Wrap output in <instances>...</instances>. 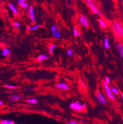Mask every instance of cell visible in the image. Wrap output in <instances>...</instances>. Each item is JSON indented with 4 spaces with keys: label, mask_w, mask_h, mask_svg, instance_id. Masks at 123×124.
Returning <instances> with one entry per match:
<instances>
[{
    "label": "cell",
    "mask_w": 123,
    "mask_h": 124,
    "mask_svg": "<svg viewBox=\"0 0 123 124\" xmlns=\"http://www.w3.org/2000/svg\"><path fill=\"white\" fill-rule=\"evenodd\" d=\"M79 22L82 25H83L84 27H88L89 26V21L88 19L85 16L81 15L79 18Z\"/></svg>",
    "instance_id": "cell-6"
},
{
    "label": "cell",
    "mask_w": 123,
    "mask_h": 124,
    "mask_svg": "<svg viewBox=\"0 0 123 124\" xmlns=\"http://www.w3.org/2000/svg\"><path fill=\"white\" fill-rule=\"evenodd\" d=\"M103 87H104L105 91V93L106 94H107V96H108L110 99H111V100H115V96H114V94L111 93V89H110V86H109L108 83H107L104 81V82H103Z\"/></svg>",
    "instance_id": "cell-5"
},
{
    "label": "cell",
    "mask_w": 123,
    "mask_h": 124,
    "mask_svg": "<svg viewBox=\"0 0 123 124\" xmlns=\"http://www.w3.org/2000/svg\"><path fill=\"white\" fill-rule=\"evenodd\" d=\"M13 26L15 28L20 27V23L19 22H14L13 23Z\"/></svg>",
    "instance_id": "cell-26"
},
{
    "label": "cell",
    "mask_w": 123,
    "mask_h": 124,
    "mask_svg": "<svg viewBox=\"0 0 123 124\" xmlns=\"http://www.w3.org/2000/svg\"><path fill=\"white\" fill-rule=\"evenodd\" d=\"M111 93L113 94H116V95H118L119 93V91L118 88H117L116 86H113L111 88Z\"/></svg>",
    "instance_id": "cell-18"
},
{
    "label": "cell",
    "mask_w": 123,
    "mask_h": 124,
    "mask_svg": "<svg viewBox=\"0 0 123 124\" xmlns=\"http://www.w3.org/2000/svg\"><path fill=\"white\" fill-rule=\"evenodd\" d=\"M56 87L57 88L60 89V90H62L64 91H66L70 89V86H68V85L65 83H58L56 84Z\"/></svg>",
    "instance_id": "cell-8"
},
{
    "label": "cell",
    "mask_w": 123,
    "mask_h": 124,
    "mask_svg": "<svg viewBox=\"0 0 123 124\" xmlns=\"http://www.w3.org/2000/svg\"><path fill=\"white\" fill-rule=\"evenodd\" d=\"M29 16L31 22H35L36 17H35V10H34V8L33 7V6H30V7H29Z\"/></svg>",
    "instance_id": "cell-7"
},
{
    "label": "cell",
    "mask_w": 123,
    "mask_h": 124,
    "mask_svg": "<svg viewBox=\"0 0 123 124\" xmlns=\"http://www.w3.org/2000/svg\"><path fill=\"white\" fill-rule=\"evenodd\" d=\"M117 48H118V52H119V54L120 55V56L121 57V58L123 59V45H121L119 43H117Z\"/></svg>",
    "instance_id": "cell-11"
},
{
    "label": "cell",
    "mask_w": 123,
    "mask_h": 124,
    "mask_svg": "<svg viewBox=\"0 0 123 124\" xmlns=\"http://www.w3.org/2000/svg\"><path fill=\"white\" fill-rule=\"evenodd\" d=\"M10 54V50L7 47H4L3 49H2L1 51V55L4 57H6V56H8Z\"/></svg>",
    "instance_id": "cell-12"
},
{
    "label": "cell",
    "mask_w": 123,
    "mask_h": 124,
    "mask_svg": "<svg viewBox=\"0 0 123 124\" xmlns=\"http://www.w3.org/2000/svg\"><path fill=\"white\" fill-rule=\"evenodd\" d=\"M69 124H78V123L77 122L74 121V120H70V121H69Z\"/></svg>",
    "instance_id": "cell-30"
},
{
    "label": "cell",
    "mask_w": 123,
    "mask_h": 124,
    "mask_svg": "<svg viewBox=\"0 0 123 124\" xmlns=\"http://www.w3.org/2000/svg\"><path fill=\"white\" fill-rule=\"evenodd\" d=\"M23 1H27V0H23Z\"/></svg>",
    "instance_id": "cell-33"
},
{
    "label": "cell",
    "mask_w": 123,
    "mask_h": 124,
    "mask_svg": "<svg viewBox=\"0 0 123 124\" xmlns=\"http://www.w3.org/2000/svg\"><path fill=\"white\" fill-rule=\"evenodd\" d=\"M1 124H14L15 123L12 120H9V119H4L2 120L1 122H0Z\"/></svg>",
    "instance_id": "cell-20"
},
{
    "label": "cell",
    "mask_w": 123,
    "mask_h": 124,
    "mask_svg": "<svg viewBox=\"0 0 123 124\" xmlns=\"http://www.w3.org/2000/svg\"><path fill=\"white\" fill-rule=\"evenodd\" d=\"M73 35H74V36H75V37H79V36H80V31H79V30H78V29H76V27L73 29Z\"/></svg>",
    "instance_id": "cell-24"
},
{
    "label": "cell",
    "mask_w": 123,
    "mask_h": 124,
    "mask_svg": "<svg viewBox=\"0 0 123 124\" xmlns=\"http://www.w3.org/2000/svg\"><path fill=\"white\" fill-rule=\"evenodd\" d=\"M56 47H57V45H55V44H52V45H51L49 48V53H50V54H53L54 49H56Z\"/></svg>",
    "instance_id": "cell-21"
},
{
    "label": "cell",
    "mask_w": 123,
    "mask_h": 124,
    "mask_svg": "<svg viewBox=\"0 0 123 124\" xmlns=\"http://www.w3.org/2000/svg\"><path fill=\"white\" fill-rule=\"evenodd\" d=\"M8 6L14 14H15V15L18 14V13H19V11H18L17 8V7L14 5V4H12V3H9L8 4Z\"/></svg>",
    "instance_id": "cell-9"
},
{
    "label": "cell",
    "mask_w": 123,
    "mask_h": 124,
    "mask_svg": "<svg viewBox=\"0 0 123 124\" xmlns=\"http://www.w3.org/2000/svg\"><path fill=\"white\" fill-rule=\"evenodd\" d=\"M18 4H19V5L20 6L23 8V9L29 8V4L25 1H23V0H18Z\"/></svg>",
    "instance_id": "cell-10"
},
{
    "label": "cell",
    "mask_w": 123,
    "mask_h": 124,
    "mask_svg": "<svg viewBox=\"0 0 123 124\" xmlns=\"http://www.w3.org/2000/svg\"><path fill=\"white\" fill-rule=\"evenodd\" d=\"M86 3L93 13H94L96 15H101V12L98 10L97 8L94 3L93 0H86Z\"/></svg>",
    "instance_id": "cell-3"
},
{
    "label": "cell",
    "mask_w": 123,
    "mask_h": 124,
    "mask_svg": "<svg viewBox=\"0 0 123 124\" xmlns=\"http://www.w3.org/2000/svg\"><path fill=\"white\" fill-rule=\"evenodd\" d=\"M39 27H40V25L36 24L35 25L29 26V27H28V30H30V31H35V30H38Z\"/></svg>",
    "instance_id": "cell-16"
},
{
    "label": "cell",
    "mask_w": 123,
    "mask_h": 124,
    "mask_svg": "<svg viewBox=\"0 0 123 124\" xmlns=\"http://www.w3.org/2000/svg\"><path fill=\"white\" fill-rule=\"evenodd\" d=\"M112 29L115 34L118 37L123 38V26L120 22H114L112 25Z\"/></svg>",
    "instance_id": "cell-1"
},
{
    "label": "cell",
    "mask_w": 123,
    "mask_h": 124,
    "mask_svg": "<svg viewBox=\"0 0 123 124\" xmlns=\"http://www.w3.org/2000/svg\"><path fill=\"white\" fill-rule=\"evenodd\" d=\"M4 87L6 88H8V89H15V88H17L18 86L17 85H11V84H6L4 85Z\"/></svg>",
    "instance_id": "cell-23"
},
{
    "label": "cell",
    "mask_w": 123,
    "mask_h": 124,
    "mask_svg": "<svg viewBox=\"0 0 123 124\" xmlns=\"http://www.w3.org/2000/svg\"><path fill=\"white\" fill-rule=\"evenodd\" d=\"M121 96H122V98H123V93H122V94H121Z\"/></svg>",
    "instance_id": "cell-32"
},
{
    "label": "cell",
    "mask_w": 123,
    "mask_h": 124,
    "mask_svg": "<svg viewBox=\"0 0 123 124\" xmlns=\"http://www.w3.org/2000/svg\"><path fill=\"white\" fill-rule=\"evenodd\" d=\"M80 83H81V86H83V88H86V85H85V83H84V82H83V81L82 80H80Z\"/></svg>",
    "instance_id": "cell-29"
},
{
    "label": "cell",
    "mask_w": 123,
    "mask_h": 124,
    "mask_svg": "<svg viewBox=\"0 0 123 124\" xmlns=\"http://www.w3.org/2000/svg\"><path fill=\"white\" fill-rule=\"evenodd\" d=\"M103 46L106 49H110V43H109V40L107 37L105 38L104 40H103Z\"/></svg>",
    "instance_id": "cell-14"
},
{
    "label": "cell",
    "mask_w": 123,
    "mask_h": 124,
    "mask_svg": "<svg viewBox=\"0 0 123 124\" xmlns=\"http://www.w3.org/2000/svg\"><path fill=\"white\" fill-rule=\"evenodd\" d=\"M86 107V104L84 103H81L80 101H77L75 102H72L70 104V108L76 111H81L84 109Z\"/></svg>",
    "instance_id": "cell-2"
},
{
    "label": "cell",
    "mask_w": 123,
    "mask_h": 124,
    "mask_svg": "<svg viewBox=\"0 0 123 124\" xmlns=\"http://www.w3.org/2000/svg\"><path fill=\"white\" fill-rule=\"evenodd\" d=\"M3 101H0V108H1V107L2 106V105H3Z\"/></svg>",
    "instance_id": "cell-31"
},
{
    "label": "cell",
    "mask_w": 123,
    "mask_h": 124,
    "mask_svg": "<svg viewBox=\"0 0 123 124\" xmlns=\"http://www.w3.org/2000/svg\"><path fill=\"white\" fill-rule=\"evenodd\" d=\"M22 98V96L20 95H12V96H11V98H9V101L11 102H14V101H19V100H21Z\"/></svg>",
    "instance_id": "cell-13"
},
{
    "label": "cell",
    "mask_w": 123,
    "mask_h": 124,
    "mask_svg": "<svg viewBox=\"0 0 123 124\" xmlns=\"http://www.w3.org/2000/svg\"><path fill=\"white\" fill-rule=\"evenodd\" d=\"M99 23L101 28H103V29H106V28H107V24H106V22H105L102 19H99Z\"/></svg>",
    "instance_id": "cell-19"
},
{
    "label": "cell",
    "mask_w": 123,
    "mask_h": 124,
    "mask_svg": "<svg viewBox=\"0 0 123 124\" xmlns=\"http://www.w3.org/2000/svg\"><path fill=\"white\" fill-rule=\"evenodd\" d=\"M52 36L55 38H57V39H59V38L61 37L60 32L59 30H56V31H53Z\"/></svg>",
    "instance_id": "cell-17"
},
{
    "label": "cell",
    "mask_w": 123,
    "mask_h": 124,
    "mask_svg": "<svg viewBox=\"0 0 123 124\" xmlns=\"http://www.w3.org/2000/svg\"><path fill=\"white\" fill-rule=\"evenodd\" d=\"M48 59V56H47V55L41 54V55H39V56L37 57V61H38V62H41L46 60V59Z\"/></svg>",
    "instance_id": "cell-15"
},
{
    "label": "cell",
    "mask_w": 123,
    "mask_h": 124,
    "mask_svg": "<svg viewBox=\"0 0 123 124\" xmlns=\"http://www.w3.org/2000/svg\"><path fill=\"white\" fill-rule=\"evenodd\" d=\"M27 102L28 103L32 104H35L37 103V100L36 98H29L27 100Z\"/></svg>",
    "instance_id": "cell-22"
},
{
    "label": "cell",
    "mask_w": 123,
    "mask_h": 124,
    "mask_svg": "<svg viewBox=\"0 0 123 124\" xmlns=\"http://www.w3.org/2000/svg\"><path fill=\"white\" fill-rule=\"evenodd\" d=\"M57 30V26L56 25H53L51 27V30L52 32L56 31V30Z\"/></svg>",
    "instance_id": "cell-27"
},
{
    "label": "cell",
    "mask_w": 123,
    "mask_h": 124,
    "mask_svg": "<svg viewBox=\"0 0 123 124\" xmlns=\"http://www.w3.org/2000/svg\"><path fill=\"white\" fill-rule=\"evenodd\" d=\"M95 97H96V99L97 100L98 102L101 104H107V99L105 98V97L104 96L103 93L99 90H97L96 91Z\"/></svg>",
    "instance_id": "cell-4"
},
{
    "label": "cell",
    "mask_w": 123,
    "mask_h": 124,
    "mask_svg": "<svg viewBox=\"0 0 123 124\" xmlns=\"http://www.w3.org/2000/svg\"><path fill=\"white\" fill-rule=\"evenodd\" d=\"M105 82L107 83H108V84H110V83H111V80H110V78L107 77H106L105 78Z\"/></svg>",
    "instance_id": "cell-28"
},
{
    "label": "cell",
    "mask_w": 123,
    "mask_h": 124,
    "mask_svg": "<svg viewBox=\"0 0 123 124\" xmlns=\"http://www.w3.org/2000/svg\"><path fill=\"white\" fill-rule=\"evenodd\" d=\"M66 54H67V55L69 56V57H72V56H73V50L71 49H68V50L67 51V52H66Z\"/></svg>",
    "instance_id": "cell-25"
}]
</instances>
